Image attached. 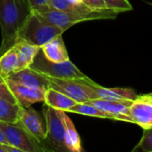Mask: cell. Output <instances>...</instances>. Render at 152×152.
Here are the masks:
<instances>
[{
	"instance_id": "1",
	"label": "cell",
	"mask_w": 152,
	"mask_h": 152,
	"mask_svg": "<svg viewBox=\"0 0 152 152\" xmlns=\"http://www.w3.org/2000/svg\"><path fill=\"white\" fill-rule=\"evenodd\" d=\"M31 12L27 0H0V56L14 45Z\"/></svg>"
},
{
	"instance_id": "2",
	"label": "cell",
	"mask_w": 152,
	"mask_h": 152,
	"mask_svg": "<svg viewBox=\"0 0 152 152\" xmlns=\"http://www.w3.org/2000/svg\"><path fill=\"white\" fill-rule=\"evenodd\" d=\"M29 67L38 71L45 77L58 79L82 81L91 86H94L96 84L81 70H79L78 68L69 60L62 62L51 61L45 56L41 49L35 56L33 62Z\"/></svg>"
},
{
	"instance_id": "3",
	"label": "cell",
	"mask_w": 152,
	"mask_h": 152,
	"mask_svg": "<svg viewBox=\"0 0 152 152\" xmlns=\"http://www.w3.org/2000/svg\"><path fill=\"white\" fill-rule=\"evenodd\" d=\"M63 32L62 28L49 23L37 12L32 11L21 28L18 39L41 48L54 37L62 35Z\"/></svg>"
},
{
	"instance_id": "4",
	"label": "cell",
	"mask_w": 152,
	"mask_h": 152,
	"mask_svg": "<svg viewBox=\"0 0 152 152\" xmlns=\"http://www.w3.org/2000/svg\"><path fill=\"white\" fill-rule=\"evenodd\" d=\"M44 20L49 23L60 27L64 31L69 28L71 26L93 20H106L115 19L119 12L105 9L102 11H90V12H65L55 9H50L44 12H37Z\"/></svg>"
},
{
	"instance_id": "5",
	"label": "cell",
	"mask_w": 152,
	"mask_h": 152,
	"mask_svg": "<svg viewBox=\"0 0 152 152\" xmlns=\"http://www.w3.org/2000/svg\"><path fill=\"white\" fill-rule=\"evenodd\" d=\"M44 116L46 123L47 135L44 142L49 144L50 151H69L66 146V131L62 118V111L45 104Z\"/></svg>"
},
{
	"instance_id": "6",
	"label": "cell",
	"mask_w": 152,
	"mask_h": 152,
	"mask_svg": "<svg viewBox=\"0 0 152 152\" xmlns=\"http://www.w3.org/2000/svg\"><path fill=\"white\" fill-rule=\"evenodd\" d=\"M0 128L5 135L8 143L22 152H45L49 150L38 142L28 131L17 124L0 121Z\"/></svg>"
},
{
	"instance_id": "7",
	"label": "cell",
	"mask_w": 152,
	"mask_h": 152,
	"mask_svg": "<svg viewBox=\"0 0 152 152\" xmlns=\"http://www.w3.org/2000/svg\"><path fill=\"white\" fill-rule=\"evenodd\" d=\"M45 77L49 81L50 87L63 93L77 102H86L99 98L94 88L82 81Z\"/></svg>"
},
{
	"instance_id": "8",
	"label": "cell",
	"mask_w": 152,
	"mask_h": 152,
	"mask_svg": "<svg viewBox=\"0 0 152 152\" xmlns=\"http://www.w3.org/2000/svg\"><path fill=\"white\" fill-rule=\"evenodd\" d=\"M17 125L23 127L40 142H44L46 139V123L42 119L40 113L30 106L23 109L21 117Z\"/></svg>"
},
{
	"instance_id": "9",
	"label": "cell",
	"mask_w": 152,
	"mask_h": 152,
	"mask_svg": "<svg viewBox=\"0 0 152 152\" xmlns=\"http://www.w3.org/2000/svg\"><path fill=\"white\" fill-rule=\"evenodd\" d=\"M95 107L99 108L100 110L112 114L117 117V120L129 122L134 124V120L130 116V107L133 104L134 101L125 100H110V99H103V98H97L93 99L89 102Z\"/></svg>"
},
{
	"instance_id": "10",
	"label": "cell",
	"mask_w": 152,
	"mask_h": 152,
	"mask_svg": "<svg viewBox=\"0 0 152 152\" xmlns=\"http://www.w3.org/2000/svg\"><path fill=\"white\" fill-rule=\"evenodd\" d=\"M6 81L19 104L22 107L26 108L34 103L45 101V94L46 90L28 87L10 79H6Z\"/></svg>"
},
{
	"instance_id": "11",
	"label": "cell",
	"mask_w": 152,
	"mask_h": 152,
	"mask_svg": "<svg viewBox=\"0 0 152 152\" xmlns=\"http://www.w3.org/2000/svg\"><path fill=\"white\" fill-rule=\"evenodd\" d=\"M5 79H10L18 84L32 88H38L43 90H47L50 88L48 79L41 73L31 69L30 67L13 72Z\"/></svg>"
},
{
	"instance_id": "12",
	"label": "cell",
	"mask_w": 152,
	"mask_h": 152,
	"mask_svg": "<svg viewBox=\"0 0 152 152\" xmlns=\"http://www.w3.org/2000/svg\"><path fill=\"white\" fill-rule=\"evenodd\" d=\"M130 116L134 124L140 126L143 130L152 127V104L137 97L130 107Z\"/></svg>"
},
{
	"instance_id": "13",
	"label": "cell",
	"mask_w": 152,
	"mask_h": 152,
	"mask_svg": "<svg viewBox=\"0 0 152 152\" xmlns=\"http://www.w3.org/2000/svg\"><path fill=\"white\" fill-rule=\"evenodd\" d=\"M41 50L45 56L51 61L62 62L69 60L64 41L62 39V35H60L49 41L41 47Z\"/></svg>"
},
{
	"instance_id": "14",
	"label": "cell",
	"mask_w": 152,
	"mask_h": 152,
	"mask_svg": "<svg viewBox=\"0 0 152 152\" xmlns=\"http://www.w3.org/2000/svg\"><path fill=\"white\" fill-rule=\"evenodd\" d=\"M45 104L63 111H69L70 108H72L77 102L64 94L63 93L55 90L52 87L48 88L45 94Z\"/></svg>"
},
{
	"instance_id": "15",
	"label": "cell",
	"mask_w": 152,
	"mask_h": 152,
	"mask_svg": "<svg viewBox=\"0 0 152 152\" xmlns=\"http://www.w3.org/2000/svg\"><path fill=\"white\" fill-rule=\"evenodd\" d=\"M93 87L97 93L99 98L119 100V101H125V100L134 101L138 97L136 93L131 88H119V87L108 88V87L101 86L98 84H95Z\"/></svg>"
},
{
	"instance_id": "16",
	"label": "cell",
	"mask_w": 152,
	"mask_h": 152,
	"mask_svg": "<svg viewBox=\"0 0 152 152\" xmlns=\"http://www.w3.org/2000/svg\"><path fill=\"white\" fill-rule=\"evenodd\" d=\"M13 46L15 47L19 57V70L28 68L33 62L35 56L41 49L40 47L21 39H18Z\"/></svg>"
},
{
	"instance_id": "17",
	"label": "cell",
	"mask_w": 152,
	"mask_h": 152,
	"mask_svg": "<svg viewBox=\"0 0 152 152\" xmlns=\"http://www.w3.org/2000/svg\"><path fill=\"white\" fill-rule=\"evenodd\" d=\"M19 57L14 46L0 56V76L6 78L12 73L19 70Z\"/></svg>"
},
{
	"instance_id": "18",
	"label": "cell",
	"mask_w": 152,
	"mask_h": 152,
	"mask_svg": "<svg viewBox=\"0 0 152 152\" xmlns=\"http://www.w3.org/2000/svg\"><path fill=\"white\" fill-rule=\"evenodd\" d=\"M24 107L18 103H12L0 98V121L17 124L21 117Z\"/></svg>"
},
{
	"instance_id": "19",
	"label": "cell",
	"mask_w": 152,
	"mask_h": 152,
	"mask_svg": "<svg viewBox=\"0 0 152 152\" xmlns=\"http://www.w3.org/2000/svg\"><path fill=\"white\" fill-rule=\"evenodd\" d=\"M62 118H63V121L65 125V131H66V138H65L66 146L69 151H83L80 136L78 133L77 132L72 120L65 114V111H62Z\"/></svg>"
},
{
	"instance_id": "20",
	"label": "cell",
	"mask_w": 152,
	"mask_h": 152,
	"mask_svg": "<svg viewBox=\"0 0 152 152\" xmlns=\"http://www.w3.org/2000/svg\"><path fill=\"white\" fill-rule=\"evenodd\" d=\"M68 112L77 113V114H80V115H84L87 117H93V118L117 120L116 116L110 114L108 112H105L89 102H77L72 108L69 109Z\"/></svg>"
},
{
	"instance_id": "21",
	"label": "cell",
	"mask_w": 152,
	"mask_h": 152,
	"mask_svg": "<svg viewBox=\"0 0 152 152\" xmlns=\"http://www.w3.org/2000/svg\"><path fill=\"white\" fill-rule=\"evenodd\" d=\"M51 9L65 11V12H90L93 11L88 8L82 2L75 0H48Z\"/></svg>"
},
{
	"instance_id": "22",
	"label": "cell",
	"mask_w": 152,
	"mask_h": 152,
	"mask_svg": "<svg viewBox=\"0 0 152 152\" xmlns=\"http://www.w3.org/2000/svg\"><path fill=\"white\" fill-rule=\"evenodd\" d=\"M107 9L122 12L133 10V6L128 0H103Z\"/></svg>"
},
{
	"instance_id": "23",
	"label": "cell",
	"mask_w": 152,
	"mask_h": 152,
	"mask_svg": "<svg viewBox=\"0 0 152 152\" xmlns=\"http://www.w3.org/2000/svg\"><path fill=\"white\" fill-rule=\"evenodd\" d=\"M136 150H142L144 152H152V127L144 129L142 137L134 149V151Z\"/></svg>"
},
{
	"instance_id": "24",
	"label": "cell",
	"mask_w": 152,
	"mask_h": 152,
	"mask_svg": "<svg viewBox=\"0 0 152 152\" xmlns=\"http://www.w3.org/2000/svg\"><path fill=\"white\" fill-rule=\"evenodd\" d=\"M0 98L6 100L12 103H18V101L16 100L15 96L13 95L12 92L11 91L7 81L5 78L0 76Z\"/></svg>"
},
{
	"instance_id": "25",
	"label": "cell",
	"mask_w": 152,
	"mask_h": 152,
	"mask_svg": "<svg viewBox=\"0 0 152 152\" xmlns=\"http://www.w3.org/2000/svg\"><path fill=\"white\" fill-rule=\"evenodd\" d=\"M32 11L37 12H44L50 10L48 0H27Z\"/></svg>"
},
{
	"instance_id": "26",
	"label": "cell",
	"mask_w": 152,
	"mask_h": 152,
	"mask_svg": "<svg viewBox=\"0 0 152 152\" xmlns=\"http://www.w3.org/2000/svg\"><path fill=\"white\" fill-rule=\"evenodd\" d=\"M84 4H86L91 10L102 11L107 9L106 4L103 0H81Z\"/></svg>"
},
{
	"instance_id": "27",
	"label": "cell",
	"mask_w": 152,
	"mask_h": 152,
	"mask_svg": "<svg viewBox=\"0 0 152 152\" xmlns=\"http://www.w3.org/2000/svg\"><path fill=\"white\" fill-rule=\"evenodd\" d=\"M0 152H22L16 147L0 142Z\"/></svg>"
},
{
	"instance_id": "28",
	"label": "cell",
	"mask_w": 152,
	"mask_h": 152,
	"mask_svg": "<svg viewBox=\"0 0 152 152\" xmlns=\"http://www.w3.org/2000/svg\"><path fill=\"white\" fill-rule=\"evenodd\" d=\"M0 142H1V143H4V144L10 145V144L8 143V141H7V139L5 138V135H4V134L3 133V131H2L1 128H0Z\"/></svg>"
},
{
	"instance_id": "29",
	"label": "cell",
	"mask_w": 152,
	"mask_h": 152,
	"mask_svg": "<svg viewBox=\"0 0 152 152\" xmlns=\"http://www.w3.org/2000/svg\"><path fill=\"white\" fill-rule=\"evenodd\" d=\"M142 97L144 98H147V99H152V94H143L142 95Z\"/></svg>"
},
{
	"instance_id": "30",
	"label": "cell",
	"mask_w": 152,
	"mask_h": 152,
	"mask_svg": "<svg viewBox=\"0 0 152 152\" xmlns=\"http://www.w3.org/2000/svg\"><path fill=\"white\" fill-rule=\"evenodd\" d=\"M75 1H78V2H82L81 0H75Z\"/></svg>"
}]
</instances>
